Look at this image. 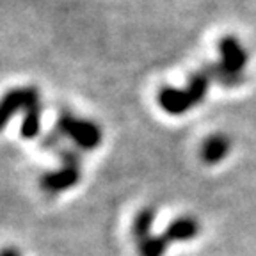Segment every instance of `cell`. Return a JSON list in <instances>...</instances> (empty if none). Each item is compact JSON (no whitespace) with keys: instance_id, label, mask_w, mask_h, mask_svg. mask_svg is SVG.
Returning <instances> with one entry per match:
<instances>
[{"instance_id":"obj_9","label":"cell","mask_w":256,"mask_h":256,"mask_svg":"<svg viewBox=\"0 0 256 256\" xmlns=\"http://www.w3.org/2000/svg\"><path fill=\"white\" fill-rule=\"evenodd\" d=\"M196 233H198V224L192 219H188V217L174 220L168 230V236L169 238H174V240L192 238Z\"/></svg>"},{"instance_id":"obj_3","label":"cell","mask_w":256,"mask_h":256,"mask_svg":"<svg viewBox=\"0 0 256 256\" xmlns=\"http://www.w3.org/2000/svg\"><path fill=\"white\" fill-rule=\"evenodd\" d=\"M219 52H220V66L232 75L244 76V68L248 64V52L240 44V41L233 36H224L219 41Z\"/></svg>"},{"instance_id":"obj_2","label":"cell","mask_w":256,"mask_h":256,"mask_svg":"<svg viewBox=\"0 0 256 256\" xmlns=\"http://www.w3.org/2000/svg\"><path fill=\"white\" fill-rule=\"evenodd\" d=\"M62 168L59 171L46 172L41 178V187L48 192H62L66 188L73 187L80 178V156L73 150H64L60 152Z\"/></svg>"},{"instance_id":"obj_8","label":"cell","mask_w":256,"mask_h":256,"mask_svg":"<svg viewBox=\"0 0 256 256\" xmlns=\"http://www.w3.org/2000/svg\"><path fill=\"white\" fill-rule=\"evenodd\" d=\"M210 75L203 70H198L196 73H192L190 78H188V86L185 89L188 91V94L192 96V100L194 104H201L204 100V96H206L208 91V86H210Z\"/></svg>"},{"instance_id":"obj_7","label":"cell","mask_w":256,"mask_h":256,"mask_svg":"<svg viewBox=\"0 0 256 256\" xmlns=\"http://www.w3.org/2000/svg\"><path fill=\"white\" fill-rule=\"evenodd\" d=\"M230 148H232V142L226 136H222V134L210 136L201 146V158L206 164H217L228 155Z\"/></svg>"},{"instance_id":"obj_4","label":"cell","mask_w":256,"mask_h":256,"mask_svg":"<svg viewBox=\"0 0 256 256\" xmlns=\"http://www.w3.org/2000/svg\"><path fill=\"white\" fill-rule=\"evenodd\" d=\"M158 104L171 116H182V114H185V112L190 110L196 105L187 89H176V88L160 89Z\"/></svg>"},{"instance_id":"obj_5","label":"cell","mask_w":256,"mask_h":256,"mask_svg":"<svg viewBox=\"0 0 256 256\" xmlns=\"http://www.w3.org/2000/svg\"><path fill=\"white\" fill-rule=\"evenodd\" d=\"M34 91H36V88H22L12 89L4 96V102H2V126H6L18 110H25Z\"/></svg>"},{"instance_id":"obj_6","label":"cell","mask_w":256,"mask_h":256,"mask_svg":"<svg viewBox=\"0 0 256 256\" xmlns=\"http://www.w3.org/2000/svg\"><path fill=\"white\" fill-rule=\"evenodd\" d=\"M25 118L22 123V136L25 139H34L40 134L41 128V105H40V92L38 89L32 92L30 100L25 107Z\"/></svg>"},{"instance_id":"obj_1","label":"cell","mask_w":256,"mask_h":256,"mask_svg":"<svg viewBox=\"0 0 256 256\" xmlns=\"http://www.w3.org/2000/svg\"><path fill=\"white\" fill-rule=\"evenodd\" d=\"M56 130L68 137L82 150H94L102 142V128L89 120H78L72 112H62L57 120Z\"/></svg>"}]
</instances>
